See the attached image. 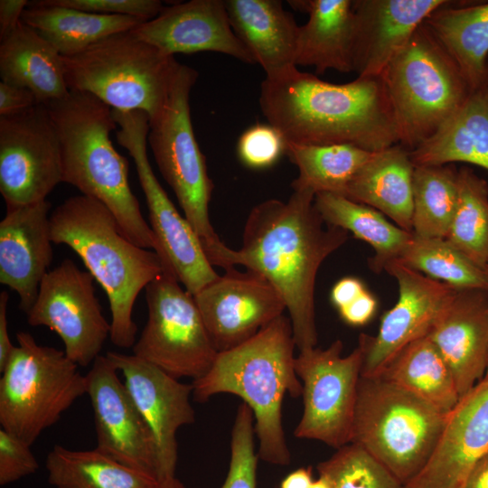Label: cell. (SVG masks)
I'll return each mask as SVG.
<instances>
[{
  "mask_svg": "<svg viewBox=\"0 0 488 488\" xmlns=\"http://www.w3.org/2000/svg\"><path fill=\"white\" fill-rule=\"evenodd\" d=\"M373 153L352 145H325L286 143V154L296 165L295 189H310L315 194L331 192L344 196L347 188Z\"/></svg>",
  "mask_w": 488,
  "mask_h": 488,
  "instance_id": "35",
  "label": "cell"
},
{
  "mask_svg": "<svg viewBox=\"0 0 488 488\" xmlns=\"http://www.w3.org/2000/svg\"><path fill=\"white\" fill-rule=\"evenodd\" d=\"M61 145L62 183L104 204L133 243L161 253L128 182V161L113 146V109L87 92L70 91L46 105Z\"/></svg>",
  "mask_w": 488,
  "mask_h": 488,
  "instance_id": "4",
  "label": "cell"
},
{
  "mask_svg": "<svg viewBox=\"0 0 488 488\" xmlns=\"http://www.w3.org/2000/svg\"><path fill=\"white\" fill-rule=\"evenodd\" d=\"M50 220L52 242L70 247L107 294L112 343L133 347L137 333L133 320L136 297L165 269L172 268L164 265L155 250L127 238L112 212L94 198L70 197L53 210Z\"/></svg>",
  "mask_w": 488,
  "mask_h": 488,
  "instance_id": "5",
  "label": "cell"
},
{
  "mask_svg": "<svg viewBox=\"0 0 488 488\" xmlns=\"http://www.w3.org/2000/svg\"><path fill=\"white\" fill-rule=\"evenodd\" d=\"M165 269L145 290L147 321L133 354L175 379L204 376L218 355L194 297Z\"/></svg>",
  "mask_w": 488,
  "mask_h": 488,
  "instance_id": "11",
  "label": "cell"
},
{
  "mask_svg": "<svg viewBox=\"0 0 488 488\" xmlns=\"http://www.w3.org/2000/svg\"><path fill=\"white\" fill-rule=\"evenodd\" d=\"M409 155L415 166L462 162L488 170V83L472 90L437 132Z\"/></svg>",
  "mask_w": 488,
  "mask_h": 488,
  "instance_id": "29",
  "label": "cell"
},
{
  "mask_svg": "<svg viewBox=\"0 0 488 488\" xmlns=\"http://www.w3.org/2000/svg\"><path fill=\"white\" fill-rule=\"evenodd\" d=\"M377 377L445 412L460 400L453 374L427 335L404 347Z\"/></svg>",
  "mask_w": 488,
  "mask_h": 488,
  "instance_id": "33",
  "label": "cell"
},
{
  "mask_svg": "<svg viewBox=\"0 0 488 488\" xmlns=\"http://www.w3.org/2000/svg\"><path fill=\"white\" fill-rule=\"evenodd\" d=\"M427 336L447 363L461 399L488 368V290L457 289Z\"/></svg>",
  "mask_w": 488,
  "mask_h": 488,
  "instance_id": "24",
  "label": "cell"
},
{
  "mask_svg": "<svg viewBox=\"0 0 488 488\" xmlns=\"http://www.w3.org/2000/svg\"><path fill=\"white\" fill-rule=\"evenodd\" d=\"M449 0H353V72L379 77L416 30Z\"/></svg>",
  "mask_w": 488,
  "mask_h": 488,
  "instance_id": "23",
  "label": "cell"
},
{
  "mask_svg": "<svg viewBox=\"0 0 488 488\" xmlns=\"http://www.w3.org/2000/svg\"><path fill=\"white\" fill-rule=\"evenodd\" d=\"M376 297L366 289L356 299L339 309L341 318L348 324L361 326L366 324L376 313Z\"/></svg>",
  "mask_w": 488,
  "mask_h": 488,
  "instance_id": "44",
  "label": "cell"
},
{
  "mask_svg": "<svg viewBox=\"0 0 488 488\" xmlns=\"http://www.w3.org/2000/svg\"><path fill=\"white\" fill-rule=\"evenodd\" d=\"M1 371L0 425L32 446L87 393L86 375L64 351L40 345L26 332Z\"/></svg>",
  "mask_w": 488,
  "mask_h": 488,
  "instance_id": "10",
  "label": "cell"
},
{
  "mask_svg": "<svg viewBox=\"0 0 488 488\" xmlns=\"http://www.w3.org/2000/svg\"><path fill=\"white\" fill-rule=\"evenodd\" d=\"M193 297L218 352L247 342L286 309L277 289L250 270H228Z\"/></svg>",
  "mask_w": 488,
  "mask_h": 488,
  "instance_id": "18",
  "label": "cell"
},
{
  "mask_svg": "<svg viewBox=\"0 0 488 488\" xmlns=\"http://www.w3.org/2000/svg\"><path fill=\"white\" fill-rule=\"evenodd\" d=\"M51 207L47 200L7 207L0 222V282L18 295L25 314L53 258Z\"/></svg>",
  "mask_w": 488,
  "mask_h": 488,
  "instance_id": "22",
  "label": "cell"
},
{
  "mask_svg": "<svg viewBox=\"0 0 488 488\" xmlns=\"http://www.w3.org/2000/svg\"><path fill=\"white\" fill-rule=\"evenodd\" d=\"M131 32L169 56L214 52L255 63L233 32L223 0H191L164 6L156 17Z\"/></svg>",
  "mask_w": 488,
  "mask_h": 488,
  "instance_id": "20",
  "label": "cell"
},
{
  "mask_svg": "<svg viewBox=\"0 0 488 488\" xmlns=\"http://www.w3.org/2000/svg\"><path fill=\"white\" fill-rule=\"evenodd\" d=\"M124 377V384L150 428L157 450L158 481L175 477L176 433L195 419L190 402L192 384L180 382L156 366L117 352L106 354Z\"/></svg>",
  "mask_w": 488,
  "mask_h": 488,
  "instance_id": "19",
  "label": "cell"
},
{
  "mask_svg": "<svg viewBox=\"0 0 488 488\" xmlns=\"http://www.w3.org/2000/svg\"><path fill=\"white\" fill-rule=\"evenodd\" d=\"M311 468H298L282 481L280 488H310L313 483Z\"/></svg>",
  "mask_w": 488,
  "mask_h": 488,
  "instance_id": "50",
  "label": "cell"
},
{
  "mask_svg": "<svg viewBox=\"0 0 488 488\" xmlns=\"http://www.w3.org/2000/svg\"><path fill=\"white\" fill-rule=\"evenodd\" d=\"M487 273H488V268H487Z\"/></svg>",
  "mask_w": 488,
  "mask_h": 488,
  "instance_id": "54",
  "label": "cell"
},
{
  "mask_svg": "<svg viewBox=\"0 0 488 488\" xmlns=\"http://www.w3.org/2000/svg\"><path fill=\"white\" fill-rule=\"evenodd\" d=\"M295 347L291 321L282 314L247 342L219 352L210 371L192 383L198 402L220 393L242 399L253 412L258 456L277 465H288L291 458L282 425L283 399L286 393L298 398L303 392Z\"/></svg>",
  "mask_w": 488,
  "mask_h": 488,
  "instance_id": "3",
  "label": "cell"
},
{
  "mask_svg": "<svg viewBox=\"0 0 488 488\" xmlns=\"http://www.w3.org/2000/svg\"><path fill=\"white\" fill-rule=\"evenodd\" d=\"M154 488H186L176 477L159 481Z\"/></svg>",
  "mask_w": 488,
  "mask_h": 488,
  "instance_id": "51",
  "label": "cell"
},
{
  "mask_svg": "<svg viewBox=\"0 0 488 488\" xmlns=\"http://www.w3.org/2000/svg\"><path fill=\"white\" fill-rule=\"evenodd\" d=\"M236 36L266 73L280 75L296 66L299 27L278 0H225Z\"/></svg>",
  "mask_w": 488,
  "mask_h": 488,
  "instance_id": "25",
  "label": "cell"
},
{
  "mask_svg": "<svg viewBox=\"0 0 488 488\" xmlns=\"http://www.w3.org/2000/svg\"><path fill=\"white\" fill-rule=\"evenodd\" d=\"M310 488H332V487L325 478L319 476L317 480L313 482Z\"/></svg>",
  "mask_w": 488,
  "mask_h": 488,
  "instance_id": "52",
  "label": "cell"
},
{
  "mask_svg": "<svg viewBox=\"0 0 488 488\" xmlns=\"http://www.w3.org/2000/svg\"><path fill=\"white\" fill-rule=\"evenodd\" d=\"M414 169L409 150L400 144L375 152L344 197L376 209L412 233Z\"/></svg>",
  "mask_w": 488,
  "mask_h": 488,
  "instance_id": "28",
  "label": "cell"
},
{
  "mask_svg": "<svg viewBox=\"0 0 488 488\" xmlns=\"http://www.w3.org/2000/svg\"><path fill=\"white\" fill-rule=\"evenodd\" d=\"M398 282L399 298L380 320L373 337L361 333L363 350L361 377H377L407 345L428 335L435 323L453 300L457 289L415 271L398 260L384 269Z\"/></svg>",
  "mask_w": 488,
  "mask_h": 488,
  "instance_id": "16",
  "label": "cell"
},
{
  "mask_svg": "<svg viewBox=\"0 0 488 488\" xmlns=\"http://www.w3.org/2000/svg\"><path fill=\"white\" fill-rule=\"evenodd\" d=\"M332 488H405L360 446L350 443L317 465Z\"/></svg>",
  "mask_w": 488,
  "mask_h": 488,
  "instance_id": "39",
  "label": "cell"
},
{
  "mask_svg": "<svg viewBox=\"0 0 488 488\" xmlns=\"http://www.w3.org/2000/svg\"><path fill=\"white\" fill-rule=\"evenodd\" d=\"M397 260L455 289L488 290V273L446 238L414 236Z\"/></svg>",
  "mask_w": 488,
  "mask_h": 488,
  "instance_id": "38",
  "label": "cell"
},
{
  "mask_svg": "<svg viewBox=\"0 0 488 488\" xmlns=\"http://www.w3.org/2000/svg\"><path fill=\"white\" fill-rule=\"evenodd\" d=\"M314 205L326 223L352 233L372 247L375 254L368 263L376 273L397 260L413 239V233L392 224L376 209L343 195L317 193Z\"/></svg>",
  "mask_w": 488,
  "mask_h": 488,
  "instance_id": "32",
  "label": "cell"
},
{
  "mask_svg": "<svg viewBox=\"0 0 488 488\" xmlns=\"http://www.w3.org/2000/svg\"><path fill=\"white\" fill-rule=\"evenodd\" d=\"M456 208L446 239L470 260L488 268V183L468 167L457 173Z\"/></svg>",
  "mask_w": 488,
  "mask_h": 488,
  "instance_id": "37",
  "label": "cell"
},
{
  "mask_svg": "<svg viewBox=\"0 0 488 488\" xmlns=\"http://www.w3.org/2000/svg\"><path fill=\"white\" fill-rule=\"evenodd\" d=\"M30 446L17 436L1 427L0 485H7L37 471L39 465Z\"/></svg>",
  "mask_w": 488,
  "mask_h": 488,
  "instance_id": "42",
  "label": "cell"
},
{
  "mask_svg": "<svg viewBox=\"0 0 488 488\" xmlns=\"http://www.w3.org/2000/svg\"><path fill=\"white\" fill-rule=\"evenodd\" d=\"M197 79L196 70L179 64L164 108L150 120L147 145L209 261L224 268L230 248L220 239L210 221L209 203L214 185L191 119L190 94Z\"/></svg>",
  "mask_w": 488,
  "mask_h": 488,
  "instance_id": "8",
  "label": "cell"
},
{
  "mask_svg": "<svg viewBox=\"0 0 488 488\" xmlns=\"http://www.w3.org/2000/svg\"><path fill=\"white\" fill-rule=\"evenodd\" d=\"M449 413L379 377H361L350 443L406 486L428 461Z\"/></svg>",
  "mask_w": 488,
  "mask_h": 488,
  "instance_id": "6",
  "label": "cell"
},
{
  "mask_svg": "<svg viewBox=\"0 0 488 488\" xmlns=\"http://www.w3.org/2000/svg\"><path fill=\"white\" fill-rule=\"evenodd\" d=\"M22 22L34 29L64 58L79 54L110 35L131 31L145 21L126 15L99 14L34 0Z\"/></svg>",
  "mask_w": 488,
  "mask_h": 488,
  "instance_id": "31",
  "label": "cell"
},
{
  "mask_svg": "<svg viewBox=\"0 0 488 488\" xmlns=\"http://www.w3.org/2000/svg\"><path fill=\"white\" fill-rule=\"evenodd\" d=\"M117 373L112 361L99 355L86 374V394L94 413L96 448L158 481L154 436Z\"/></svg>",
  "mask_w": 488,
  "mask_h": 488,
  "instance_id": "17",
  "label": "cell"
},
{
  "mask_svg": "<svg viewBox=\"0 0 488 488\" xmlns=\"http://www.w3.org/2000/svg\"><path fill=\"white\" fill-rule=\"evenodd\" d=\"M457 3L436 9L424 23L474 90L488 83V2Z\"/></svg>",
  "mask_w": 488,
  "mask_h": 488,
  "instance_id": "30",
  "label": "cell"
},
{
  "mask_svg": "<svg viewBox=\"0 0 488 488\" xmlns=\"http://www.w3.org/2000/svg\"><path fill=\"white\" fill-rule=\"evenodd\" d=\"M60 183L61 145L47 106L0 116V192L6 208L45 201Z\"/></svg>",
  "mask_w": 488,
  "mask_h": 488,
  "instance_id": "14",
  "label": "cell"
},
{
  "mask_svg": "<svg viewBox=\"0 0 488 488\" xmlns=\"http://www.w3.org/2000/svg\"><path fill=\"white\" fill-rule=\"evenodd\" d=\"M48 2L93 14L136 17L145 22L156 17L164 8L159 0H48Z\"/></svg>",
  "mask_w": 488,
  "mask_h": 488,
  "instance_id": "43",
  "label": "cell"
},
{
  "mask_svg": "<svg viewBox=\"0 0 488 488\" xmlns=\"http://www.w3.org/2000/svg\"><path fill=\"white\" fill-rule=\"evenodd\" d=\"M366 289L361 279L345 277L333 285L331 290V301L339 310L356 299Z\"/></svg>",
  "mask_w": 488,
  "mask_h": 488,
  "instance_id": "46",
  "label": "cell"
},
{
  "mask_svg": "<svg viewBox=\"0 0 488 488\" xmlns=\"http://www.w3.org/2000/svg\"><path fill=\"white\" fill-rule=\"evenodd\" d=\"M399 144L409 151L433 136L463 106L472 89L423 23L380 74Z\"/></svg>",
  "mask_w": 488,
  "mask_h": 488,
  "instance_id": "7",
  "label": "cell"
},
{
  "mask_svg": "<svg viewBox=\"0 0 488 488\" xmlns=\"http://www.w3.org/2000/svg\"><path fill=\"white\" fill-rule=\"evenodd\" d=\"M65 74L63 57L22 21L0 41L2 81L28 89L38 104L48 105L70 93Z\"/></svg>",
  "mask_w": 488,
  "mask_h": 488,
  "instance_id": "27",
  "label": "cell"
},
{
  "mask_svg": "<svg viewBox=\"0 0 488 488\" xmlns=\"http://www.w3.org/2000/svg\"><path fill=\"white\" fill-rule=\"evenodd\" d=\"M343 343L299 352L295 371L303 385V415L294 435L336 449L350 444L363 361L360 344L342 356Z\"/></svg>",
  "mask_w": 488,
  "mask_h": 488,
  "instance_id": "13",
  "label": "cell"
},
{
  "mask_svg": "<svg viewBox=\"0 0 488 488\" xmlns=\"http://www.w3.org/2000/svg\"><path fill=\"white\" fill-rule=\"evenodd\" d=\"M37 103L33 93L26 88L0 82V116L16 113Z\"/></svg>",
  "mask_w": 488,
  "mask_h": 488,
  "instance_id": "45",
  "label": "cell"
},
{
  "mask_svg": "<svg viewBox=\"0 0 488 488\" xmlns=\"http://www.w3.org/2000/svg\"><path fill=\"white\" fill-rule=\"evenodd\" d=\"M28 4L26 0L0 1V41L18 26Z\"/></svg>",
  "mask_w": 488,
  "mask_h": 488,
  "instance_id": "47",
  "label": "cell"
},
{
  "mask_svg": "<svg viewBox=\"0 0 488 488\" xmlns=\"http://www.w3.org/2000/svg\"><path fill=\"white\" fill-rule=\"evenodd\" d=\"M484 378H488V368H487L486 374H485Z\"/></svg>",
  "mask_w": 488,
  "mask_h": 488,
  "instance_id": "53",
  "label": "cell"
},
{
  "mask_svg": "<svg viewBox=\"0 0 488 488\" xmlns=\"http://www.w3.org/2000/svg\"><path fill=\"white\" fill-rule=\"evenodd\" d=\"M63 59L70 91L89 93L115 110L145 112L150 120L164 108L180 64L131 31Z\"/></svg>",
  "mask_w": 488,
  "mask_h": 488,
  "instance_id": "9",
  "label": "cell"
},
{
  "mask_svg": "<svg viewBox=\"0 0 488 488\" xmlns=\"http://www.w3.org/2000/svg\"><path fill=\"white\" fill-rule=\"evenodd\" d=\"M9 295L6 291L0 293V372L6 365L15 345H13L7 327V303Z\"/></svg>",
  "mask_w": 488,
  "mask_h": 488,
  "instance_id": "48",
  "label": "cell"
},
{
  "mask_svg": "<svg viewBox=\"0 0 488 488\" xmlns=\"http://www.w3.org/2000/svg\"><path fill=\"white\" fill-rule=\"evenodd\" d=\"M464 488H488V452L474 465Z\"/></svg>",
  "mask_w": 488,
  "mask_h": 488,
  "instance_id": "49",
  "label": "cell"
},
{
  "mask_svg": "<svg viewBox=\"0 0 488 488\" xmlns=\"http://www.w3.org/2000/svg\"><path fill=\"white\" fill-rule=\"evenodd\" d=\"M352 0H305L289 2L306 12L307 22L299 27L296 66H313L318 74L327 70L353 71L355 21Z\"/></svg>",
  "mask_w": 488,
  "mask_h": 488,
  "instance_id": "26",
  "label": "cell"
},
{
  "mask_svg": "<svg viewBox=\"0 0 488 488\" xmlns=\"http://www.w3.org/2000/svg\"><path fill=\"white\" fill-rule=\"evenodd\" d=\"M259 105L286 143L352 145L379 152L399 144L396 121L379 77L335 84L297 67L261 83Z\"/></svg>",
  "mask_w": 488,
  "mask_h": 488,
  "instance_id": "2",
  "label": "cell"
},
{
  "mask_svg": "<svg viewBox=\"0 0 488 488\" xmlns=\"http://www.w3.org/2000/svg\"><path fill=\"white\" fill-rule=\"evenodd\" d=\"M26 315L30 325L55 332L66 355L78 366L92 364L110 336V323L95 295L94 277L69 258L43 277Z\"/></svg>",
  "mask_w": 488,
  "mask_h": 488,
  "instance_id": "15",
  "label": "cell"
},
{
  "mask_svg": "<svg viewBox=\"0 0 488 488\" xmlns=\"http://www.w3.org/2000/svg\"><path fill=\"white\" fill-rule=\"evenodd\" d=\"M314 197L310 189H295L287 202L269 199L255 206L244 226L241 248L231 249L228 258L230 269L242 265L277 289L288 311L299 352L317 344L318 269L349 234L324 221Z\"/></svg>",
  "mask_w": 488,
  "mask_h": 488,
  "instance_id": "1",
  "label": "cell"
},
{
  "mask_svg": "<svg viewBox=\"0 0 488 488\" xmlns=\"http://www.w3.org/2000/svg\"><path fill=\"white\" fill-rule=\"evenodd\" d=\"M48 482L56 488H154L159 481L92 450L55 445L45 460Z\"/></svg>",
  "mask_w": 488,
  "mask_h": 488,
  "instance_id": "34",
  "label": "cell"
},
{
  "mask_svg": "<svg viewBox=\"0 0 488 488\" xmlns=\"http://www.w3.org/2000/svg\"><path fill=\"white\" fill-rule=\"evenodd\" d=\"M254 416L244 402L236 413L231 431L230 461L221 488H256L258 457L254 448Z\"/></svg>",
  "mask_w": 488,
  "mask_h": 488,
  "instance_id": "40",
  "label": "cell"
},
{
  "mask_svg": "<svg viewBox=\"0 0 488 488\" xmlns=\"http://www.w3.org/2000/svg\"><path fill=\"white\" fill-rule=\"evenodd\" d=\"M286 141L270 124H255L239 136L237 154L241 163L252 169L268 168L286 154Z\"/></svg>",
  "mask_w": 488,
  "mask_h": 488,
  "instance_id": "41",
  "label": "cell"
},
{
  "mask_svg": "<svg viewBox=\"0 0 488 488\" xmlns=\"http://www.w3.org/2000/svg\"><path fill=\"white\" fill-rule=\"evenodd\" d=\"M113 116L119 127L118 144L132 156L145 196L150 227L161 249L160 258L174 270L185 290L194 296L216 280L218 275L209 261L193 228L182 216L155 177L147 156L149 116L143 111H118Z\"/></svg>",
  "mask_w": 488,
  "mask_h": 488,
  "instance_id": "12",
  "label": "cell"
},
{
  "mask_svg": "<svg viewBox=\"0 0 488 488\" xmlns=\"http://www.w3.org/2000/svg\"><path fill=\"white\" fill-rule=\"evenodd\" d=\"M487 452L488 378H483L449 413L428 461L405 488H464Z\"/></svg>",
  "mask_w": 488,
  "mask_h": 488,
  "instance_id": "21",
  "label": "cell"
},
{
  "mask_svg": "<svg viewBox=\"0 0 488 488\" xmlns=\"http://www.w3.org/2000/svg\"><path fill=\"white\" fill-rule=\"evenodd\" d=\"M458 170L453 164L415 166L412 233L446 238L458 197Z\"/></svg>",
  "mask_w": 488,
  "mask_h": 488,
  "instance_id": "36",
  "label": "cell"
}]
</instances>
